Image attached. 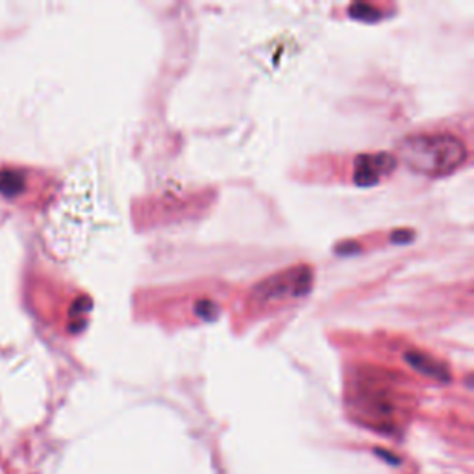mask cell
Segmentation results:
<instances>
[{
	"mask_svg": "<svg viewBox=\"0 0 474 474\" xmlns=\"http://www.w3.org/2000/svg\"><path fill=\"white\" fill-rule=\"evenodd\" d=\"M399 158L422 176L443 178L467 162L469 151L463 139L452 133H415L400 141Z\"/></svg>",
	"mask_w": 474,
	"mask_h": 474,
	"instance_id": "obj_1",
	"label": "cell"
},
{
	"mask_svg": "<svg viewBox=\"0 0 474 474\" xmlns=\"http://www.w3.org/2000/svg\"><path fill=\"white\" fill-rule=\"evenodd\" d=\"M313 286V271L308 265L280 271L252 290L251 304L256 311L288 306L304 299Z\"/></svg>",
	"mask_w": 474,
	"mask_h": 474,
	"instance_id": "obj_2",
	"label": "cell"
},
{
	"mask_svg": "<svg viewBox=\"0 0 474 474\" xmlns=\"http://www.w3.org/2000/svg\"><path fill=\"white\" fill-rule=\"evenodd\" d=\"M399 162L393 154L376 153V154H360L352 162V183L360 187H370L384 182L397 169Z\"/></svg>",
	"mask_w": 474,
	"mask_h": 474,
	"instance_id": "obj_3",
	"label": "cell"
},
{
	"mask_svg": "<svg viewBox=\"0 0 474 474\" xmlns=\"http://www.w3.org/2000/svg\"><path fill=\"white\" fill-rule=\"evenodd\" d=\"M404 356L413 369H417L424 374H429V376L439 378V380H445V378H447V369L439 361L430 358L429 354L419 352V351H408Z\"/></svg>",
	"mask_w": 474,
	"mask_h": 474,
	"instance_id": "obj_4",
	"label": "cell"
},
{
	"mask_svg": "<svg viewBox=\"0 0 474 474\" xmlns=\"http://www.w3.org/2000/svg\"><path fill=\"white\" fill-rule=\"evenodd\" d=\"M351 14H352V17L363 19V21H376L378 17H382V14L370 5H352Z\"/></svg>",
	"mask_w": 474,
	"mask_h": 474,
	"instance_id": "obj_5",
	"label": "cell"
}]
</instances>
